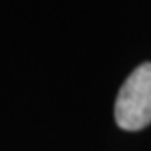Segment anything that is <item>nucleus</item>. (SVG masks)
<instances>
[{
    "label": "nucleus",
    "instance_id": "1",
    "mask_svg": "<svg viewBox=\"0 0 151 151\" xmlns=\"http://www.w3.org/2000/svg\"><path fill=\"white\" fill-rule=\"evenodd\" d=\"M115 120L126 131H138L151 124V62L126 78L115 102Z\"/></svg>",
    "mask_w": 151,
    "mask_h": 151
}]
</instances>
